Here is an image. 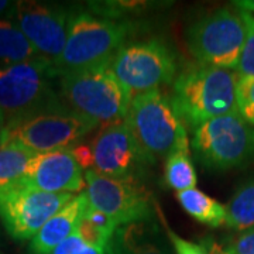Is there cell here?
<instances>
[{
	"mask_svg": "<svg viewBox=\"0 0 254 254\" xmlns=\"http://www.w3.org/2000/svg\"><path fill=\"white\" fill-rule=\"evenodd\" d=\"M237 82L235 71L198 63L178 73L170 98L185 128L193 131L212 119L237 113Z\"/></svg>",
	"mask_w": 254,
	"mask_h": 254,
	"instance_id": "obj_1",
	"label": "cell"
},
{
	"mask_svg": "<svg viewBox=\"0 0 254 254\" xmlns=\"http://www.w3.org/2000/svg\"><path fill=\"white\" fill-rule=\"evenodd\" d=\"M58 95L65 108L102 127L125 122L131 100L110 64L61 73Z\"/></svg>",
	"mask_w": 254,
	"mask_h": 254,
	"instance_id": "obj_2",
	"label": "cell"
},
{
	"mask_svg": "<svg viewBox=\"0 0 254 254\" xmlns=\"http://www.w3.org/2000/svg\"><path fill=\"white\" fill-rule=\"evenodd\" d=\"M131 30L133 24L127 20L103 17L89 10H72L63 54L54 63L58 76L110 64Z\"/></svg>",
	"mask_w": 254,
	"mask_h": 254,
	"instance_id": "obj_3",
	"label": "cell"
},
{
	"mask_svg": "<svg viewBox=\"0 0 254 254\" xmlns=\"http://www.w3.org/2000/svg\"><path fill=\"white\" fill-rule=\"evenodd\" d=\"M55 78V68L44 58L0 66V113L6 126L63 106L53 83Z\"/></svg>",
	"mask_w": 254,
	"mask_h": 254,
	"instance_id": "obj_4",
	"label": "cell"
},
{
	"mask_svg": "<svg viewBox=\"0 0 254 254\" xmlns=\"http://www.w3.org/2000/svg\"><path fill=\"white\" fill-rule=\"evenodd\" d=\"M190 144L195 160L209 171L243 170L254 164V127L239 113L196 127Z\"/></svg>",
	"mask_w": 254,
	"mask_h": 254,
	"instance_id": "obj_5",
	"label": "cell"
},
{
	"mask_svg": "<svg viewBox=\"0 0 254 254\" xmlns=\"http://www.w3.org/2000/svg\"><path fill=\"white\" fill-rule=\"evenodd\" d=\"M125 123L145 154L167 158L188 138L187 128L174 109L171 98L160 89L133 96Z\"/></svg>",
	"mask_w": 254,
	"mask_h": 254,
	"instance_id": "obj_6",
	"label": "cell"
},
{
	"mask_svg": "<svg viewBox=\"0 0 254 254\" xmlns=\"http://www.w3.org/2000/svg\"><path fill=\"white\" fill-rule=\"evenodd\" d=\"M245 38V24L236 7L209 11L187 28V46L196 63L230 71L237 69Z\"/></svg>",
	"mask_w": 254,
	"mask_h": 254,
	"instance_id": "obj_7",
	"label": "cell"
},
{
	"mask_svg": "<svg viewBox=\"0 0 254 254\" xmlns=\"http://www.w3.org/2000/svg\"><path fill=\"white\" fill-rule=\"evenodd\" d=\"M110 68L131 98L174 83L178 75L175 54L160 38L125 44L113 57Z\"/></svg>",
	"mask_w": 254,
	"mask_h": 254,
	"instance_id": "obj_8",
	"label": "cell"
},
{
	"mask_svg": "<svg viewBox=\"0 0 254 254\" xmlns=\"http://www.w3.org/2000/svg\"><path fill=\"white\" fill-rule=\"evenodd\" d=\"M73 198V193L37 190L24 178H20L0 187V220L13 239L28 240Z\"/></svg>",
	"mask_w": 254,
	"mask_h": 254,
	"instance_id": "obj_9",
	"label": "cell"
},
{
	"mask_svg": "<svg viewBox=\"0 0 254 254\" xmlns=\"http://www.w3.org/2000/svg\"><path fill=\"white\" fill-rule=\"evenodd\" d=\"M96 127L95 122L82 118L63 105L7 125L4 143H17L40 154L71 148Z\"/></svg>",
	"mask_w": 254,
	"mask_h": 254,
	"instance_id": "obj_10",
	"label": "cell"
},
{
	"mask_svg": "<svg viewBox=\"0 0 254 254\" xmlns=\"http://www.w3.org/2000/svg\"><path fill=\"white\" fill-rule=\"evenodd\" d=\"M91 147L92 170L120 181L140 182L157 163L137 144L125 122L102 127Z\"/></svg>",
	"mask_w": 254,
	"mask_h": 254,
	"instance_id": "obj_11",
	"label": "cell"
},
{
	"mask_svg": "<svg viewBox=\"0 0 254 254\" xmlns=\"http://www.w3.org/2000/svg\"><path fill=\"white\" fill-rule=\"evenodd\" d=\"M85 182L89 205L118 227L153 218L151 193L140 182L109 178L92 168L85 171Z\"/></svg>",
	"mask_w": 254,
	"mask_h": 254,
	"instance_id": "obj_12",
	"label": "cell"
},
{
	"mask_svg": "<svg viewBox=\"0 0 254 254\" xmlns=\"http://www.w3.org/2000/svg\"><path fill=\"white\" fill-rule=\"evenodd\" d=\"M71 11L54 3L17 1L11 7V18L40 57L54 66L66 43Z\"/></svg>",
	"mask_w": 254,
	"mask_h": 254,
	"instance_id": "obj_13",
	"label": "cell"
},
{
	"mask_svg": "<svg viewBox=\"0 0 254 254\" xmlns=\"http://www.w3.org/2000/svg\"><path fill=\"white\" fill-rule=\"evenodd\" d=\"M37 190L51 193H81L86 187L85 174L71 148L36 154L23 177Z\"/></svg>",
	"mask_w": 254,
	"mask_h": 254,
	"instance_id": "obj_14",
	"label": "cell"
},
{
	"mask_svg": "<svg viewBox=\"0 0 254 254\" xmlns=\"http://www.w3.org/2000/svg\"><path fill=\"white\" fill-rule=\"evenodd\" d=\"M89 200L86 192L75 195L60 212L47 222L40 232L31 239L28 246L30 254H51L55 247L66 240L75 232Z\"/></svg>",
	"mask_w": 254,
	"mask_h": 254,
	"instance_id": "obj_15",
	"label": "cell"
},
{
	"mask_svg": "<svg viewBox=\"0 0 254 254\" xmlns=\"http://www.w3.org/2000/svg\"><path fill=\"white\" fill-rule=\"evenodd\" d=\"M112 254H171L154 219L119 226L112 240Z\"/></svg>",
	"mask_w": 254,
	"mask_h": 254,
	"instance_id": "obj_16",
	"label": "cell"
},
{
	"mask_svg": "<svg viewBox=\"0 0 254 254\" xmlns=\"http://www.w3.org/2000/svg\"><path fill=\"white\" fill-rule=\"evenodd\" d=\"M43 57L31 46L11 17L0 18V64L16 65L37 61Z\"/></svg>",
	"mask_w": 254,
	"mask_h": 254,
	"instance_id": "obj_17",
	"label": "cell"
},
{
	"mask_svg": "<svg viewBox=\"0 0 254 254\" xmlns=\"http://www.w3.org/2000/svg\"><path fill=\"white\" fill-rule=\"evenodd\" d=\"M175 198L182 209L196 222L209 227H220L226 220V209L216 199L205 192L192 188L175 193Z\"/></svg>",
	"mask_w": 254,
	"mask_h": 254,
	"instance_id": "obj_18",
	"label": "cell"
},
{
	"mask_svg": "<svg viewBox=\"0 0 254 254\" xmlns=\"http://www.w3.org/2000/svg\"><path fill=\"white\" fill-rule=\"evenodd\" d=\"M225 226L239 233L254 227V174L237 185L236 190L225 205Z\"/></svg>",
	"mask_w": 254,
	"mask_h": 254,
	"instance_id": "obj_19",
	"label": "cell"
},
{
	"mask_svg": "<svg viewBox=\"0 0 254 254\" xmlns=\"http://www.w3.org/2000/svg\"><path fill=\"white\" fill-rule=\"evenodd\" d=\"M164 182L167 187L177 192L192 190L196 187L198 177L195 165L190 160V138L182 141L171 154L165 158L164 164Z\"/></svg>",
	"mask_w": 254,
	"mask_h": 254,
	"instance_id": "obj_20",
	"label": "cell"
},
{
	"mask_svg": "<svg viewBox=\"0 0 254 254\" xmlns=\"http://www.w3.org/2000/svg\"><path fill=\"white\" fill-rule=\"evenodd\" d=\"M36 154L17 143L7 141L0 145V187H6L23 178L28 163Z\"/></svg>",
	"mask_w": 254,
	"mask_h": 254,
	"instance_id": "obj_21",
	"label": "cell"
},
{
	"mask_svg": "<svg viewBox=\"0 0 254 254\" xmlns=\"http://www.w3.org/2000/svg\"><path fill=\"white\" fill-rule=\"evenodd\" d=\"M239 11L245 24L246 38L242 55L239 60V65H237V72H239V76L254 78V16L243 10H239Z\"/></svg>",
	"mask_w": 254,
	"mask_h": 254,
	"instance_id": "obj_22",
	"label": "cell"
},
{
	"mask_svg": "<svg viewBox=\"0 0 254 254\" xmlns=\"http://www.w3.org/2000/svg\"><path fill=\"white\" fill-rule=\"evenodd\" d=\"M75 233L88 245L112 252V240H113L115 233L96 226L95 223H92L91 220H88L86 218L82 216L78 226L75 229Z\"/></svg>",
	"mask_w": 254,
	"mask_h": 254,
	"instance_id": "obj_23",
	"label": "cell"
},
{
	"mask_svg": "<svg viewBox=\"0 0 254 254\" xmlns=\"http://www.w3.org/2000/svg\"><path fill=\"white\" fill-rule=\"evenodd\" d=\"M236 102L237 113L254 127V78L239 76Z\"/></svg>",
	"mask_w": 254,
	"mask_h": 254,
	"instance_id": "obj_24",
	"label": "cell"
},
{
	"mask_svg": "<svg viewBox=\"0 0 254 254\" xmlns=\"http://www.w3.org/2000/svg\"><path fill=\"white\" fill-rule=\"evenodd\" d=\"M51 254H112V252L88 245L73 232L66 240L55 247Z\"/></svg>",
	"mask_w": 254,
	"mask_h": 254,
	"instance_id": "obj_25",
	"label": "cell"
},
{
	"mask_svg": "<svg viewBox=\"0 0 254 254\" xmlns=\"http://www.w3.org/2000/svg\"><path fill=\"white\" fill-rule=\"evenodd\" d=\"M164 229H165V235L173 245L175 254H206L203 246L192 243L190 240H185L184 237L178 236L171 227L165 225V222H164Z\"/></svg>",
	"mask_w": 254,
	"mask_h": 254,
	"instance_id": "obj_26",
	"label": "cell"
},
{
	"mask_svg": "<svg viewBox=\"0 0 254 254\" xmlns=\"http://www.w3.org/2000/svg\"><path fill=\"white\" fill-rule=\"evenodd\" d=\"M235 254H254V227L246 230L229 245Z\"/></svg>",
	"mask_w": 254,
	"mask_h": 254,
	"instance_id": "obj_27",
	"label": "cell"
},
{
	"mask_svg": "<svg viewBox=\"0 0 254 254\" xmlns=\"http://www.w3.org/2000/svg\"><path fill=\"white\" fill-rule=\"evenodd\" d=\"M75 160L82 167V170H91L93 167V153H92V147L89 144H83V143H78L73 147H71Z\"/></svg>",
	"mask_w": 254,
	"mask_h": 254,
	"instance_id": "obj_28",
	"label": "cell"
},
{
	"mask_svg": "<svg viewBox=\"0 0 254 254\" xmlns=\"http://www.w3.org/2000/svg\"><path fill=\"white\" fill-rule=\"evenodd\" d=\"M200 245L203 246L206 254H235L229 246H223L219 243L218 240H215L213 237H205L200 240Z\"/></svg>",
	"mask_w": 254,
	"mask_h": 254,
	"instance_id": "obj_29",
	"label": "cell"
},
{
	"mask_svg": "<svg viewBox=\"0 0 254 254\" xmlns=\"http://www.w3.org/2000/svg\"><path fill=\"white\" fill-rule=\"evenodd\" d=\"M232 4L236 9L247 11V13H250V14L254 16V0H237V1H233Z\"/></svg>",
	"mask_w": 254,
	"mask_h": 254,
	"instance_id": "obj_30",
	"label": "cell"
},
{
	"mask_svg": "<svg viewBox=\"0 0 254 254\" xmlns=\"http://www.w3.org/2000/svg\"><path fill=\"white\" fill-rule=\"evenodd\" d=\"M4 134H6V120L4 116L0 113V145L4 143Z\"/></svg>",
	"mask_w": 254,
	"mask_h": 254,
	"instance_id": "obj_31",
	"label": "cell"
},
{
	"mask_svg": "<svg viewBox=\"0 0 254 254\" xmlns=\"http://www.w3.org/2000/svg\"><path fill=\"white\" fill-rule=\"evenodd\" d=\"M13 6H11V3L7 1V0H0V14L1 13H4L7 9H11Z\"/></svg>",
	"mask_w": 254,
	"mask_h": 254,
	"instance_id": "obj_32",
	"label": "cell"
}]
</instances>
